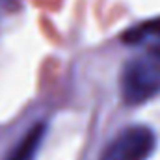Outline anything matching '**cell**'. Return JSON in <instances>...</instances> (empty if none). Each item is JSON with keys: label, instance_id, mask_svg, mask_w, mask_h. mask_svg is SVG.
Segmentation results:
<instances>
[{"label": "cell", "instance_id": "6da1fadb", "mask_svg": "<svg viewBox=\"0 0 160 160\" xmlns=\"http://www.w3.org/2000/svg\"><path fill=\"white\" fill-rule=\"evenodd\" d=\"M160 91V43L127 62L121 75V93L128 104H142Z\"/></svg>", "mask_w": 160, "mask_h": 160}, {"label": "cell", "instance_id": "7a4b0ae2", "mask_svg": "<svg viewBox=\"0 0 160 160\" xmlns=\"http://www.w3.org/2000/svg\"><path fill=\"white\" fill-rule=\"evenodd\" d=\"M157 149V136L143 125L123 128L106 145L101 160H147Z\"/></svg>", "mask_w": 160, "mask_h": 160}, {"label": "cell", "instance_id": "3957f363", "mask_svg": "<svg viewBox=\"0 0 160 160\" xmlns=\"http://www.w3.org/2000/svg\"><path fill=\"white\" fill-rule=\"evenodd\" d=\"M45 123H36L24 136L22 140L15 145V149L8 155L6 160H36L38 153H39L41 142L45 138Z\"/></svg>", "mask_w": 160, "mask_h": 160}, {"label": "cell", "instance_id": "277c9868", "mask_svg": "<svg viewBox=\"0 0 160 160\" xmlns=\"http://www.w3.org/2000/svg\"><path fill=\"white\" fill-rule=\"evenodd\" d=\"M149 36H157L160 38V19H153V21H147V22H142L134 28H130L128 32L123 34V41L127 43H140Z\"/></svg>", "mask_w": 160, "mask_h": 160}]
</instances>
